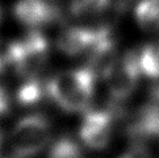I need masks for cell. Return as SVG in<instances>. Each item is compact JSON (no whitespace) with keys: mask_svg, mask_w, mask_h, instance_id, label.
Instances as JSON below:
<instances>
[{"mask_svg":"<svg viewBox=\"0 0 159 158\" xmlns=\"http://www.w3.org/2000/svg\"><path fill=\"white\" fill-rule=\"evenodd\" d=\"M95 77L89 67L62 71L49 81L46 92L66 112H82L92 99Z\"/></svg>","mask_w":159,"mask_h":158,"instance_id":"1","label":"cell"},{"mask_svg":"<svg viewBox=\"0 0 159 158\" xmlns=\"http://www.w3.org/2000/svg\"><path fill=\"white\" fill-rule=\"evenodd\" d=\"M52 137V128L46 117L30 115L16 124L11 134V146L17 158H28L39 153Z\"/></svg>","mask_w":159,"mask_h":158,"instance_id":"2","label":"cell"},{"mask_svg":"<svg viewBox=\"0 0 159 158\" xmlns=\"http://www.w3.org/2000/svg\"><path fill=\"white\" fill-rule=\"evenodd\" d=\"M139 72L138 53L130 52L116 58L103 72L109 94L116 100L128 98L137 87Z\"/></svg>","mask_w":159,"mask_h":158,"instance_id":"3","label":"cell"},{"mask_svg":"<svg viewBox=\"0 0 159 158\" xmlns=\"http://www.w3.org/2000/svg\"><path fill=\"white\" fill-rule=\"evenodd\" d=\"M49 44L42 33L32 30L20 41V53L15 63L16 72L26 79L34 78L48 62Z\"/></svg>","mask_w":159,"mask_h":158,"instance_id":"4","label":"cell"},{"mask_svg":"<svg viewBox=\"0 0 159 158\" xmlns=\"http://www.w3.org/2000/svg\"><path fill=\"white\" fill-rule=\"evenodd\" d=\"M112 136V115L105 111L87 112L83 117L79 137L92 150L105 149Z\"/></svg>","mask_w":159,"mask_h":158,"instance_id":"5","label":"cell"},{"mask_svg":"<svg viewBox=\"0 0 159 158\" xmlns=\"http://www.w3.org/2000/svg\"><path fill=\"white\" fill-rule=\"evenodd\" d=\"M13 13L20 22L28 26L50 24L59 17V9L50 0H19Z\"/></svg>","mask_w":159,"mask_h":158,"instance_id":"6","label":"cell"},{"mask_svg":"<svg viewBox=\"0 0 159 158\" xmlns=\"http://www.w3.org/2000/svg\"><path fill=\"white\" fill-rule=\"evenodd\" d=\"M96 37L98 29H89L83 26H74L65 30L57 40V48L66 55H79L91 49Z\"/></svg>","mask_w":159,"mask_h":158,"instance_id":"7","label":"cell"},{"mask_svg":"<svg viewBox=\"0 0 159 158\" xmlns=\"http://www.w3.org/2000/svg\"><path fill=\"white\" fill-rule=\"evenodd\" d=\"M134 15L142 29L159 32V0H141Z\"/></svg>","mask_w":159,"mask_h":158,"instance_id":"8","label":"cell"},{"mask_svg":"<svg viewBox=\"0 0 159 158\" xmlns=\"http://www.w3.org/2000/svg\"><path fill=\"white\" fill-rule=\"evenodd\" d=\"M141 72L146 77L158 79L159 78V44H149L138 53Z\"/></svg>","mask_w":159,"mask_h":158,"instance_id":"9","label":"cell"},{"mask_svg":"<svg viewBox=\"0 0 159 158\" xmlns=\"http://www.w3.org/2000/svg\"><path fill=\"white\" fill-rule=\"evenodd\" d=\"M45 91H46V87H43L38 79L29 78L17 90L16 98L21 105H34L41 101Z\"/></svg>","mask_w":159,"mask_h":158,"instance_id":"10","label":"cell"},{"mask_svg":"<svg viewBox=\"0 0 159 158\" xmlns=\"http://www.w3.org/2000/svg\"><path fill=\"white\" fill-rule=\"evenodd\" d=\"M49 158H80V146L70 137H62L50 148Z\"/></svg>","mask_w":159,"mask_h":158,"instance_id":"11","label":"cell"},{"mask_svg":"<svg viewBox=\"0 0 159 158\" xmlns=\"http://www.w3.org/2000/svg\"><path fill=\"white\" fill-rule=\"evenodd\" d=\"M109 0H71L70 11L74 16H92L104 11Z\"/></svg>","mask_w":159,"mask_h":158,"instance_id":"12","label":"cell"},{"mask_svg":"<svg viewBox=\"0 0 159 158\" xmlns=\"http://www.w3.org/2000/svg\"><path fill=\"white\" fill-rule=\"evenodd\" d=\"M20 53V41L0 40V72L16 63Z\"/></svg>","mask_w":159,"mask_h":158,"instance_id":"13","label":"cell"},{"mask_svg":"<svg viewBox=\"0 0 159 158\" xmlns=\"http://www.w3.org/2000/svg\"><path fill=\"white\" fill-rule=\"evenodd\" d=\"M11 108V99L8 92L3 87H0V116L8 114Z\"/></svg>","mask_w":159,"mask_h":158,"instance_id":"14","label":"cell"},{"mask_svg":"<svg viewBox=\"0 0 159 158\" xmlns=\"http://www.w3.org/2000/svg\"><path fill=\"white\" fill-rule=\"evenodd\" d=\"M147 104H149L150 107H152V108H155V109L159 111V84H155V86L151 87Z\"/></svg>","mask_w":159,"mask_h":158,"instance_id":"15","label":"cell"},{"mask_svg":"<svg viewBox=\"0 0 159 158\" xmlns=\"http://www.w3.org/2000/svg\"><path fill=\"white\" fill-rule=\"evenodd\" d=\"M121 158H150L147 151L142 148H134L132 150H129L128 153H125Z\"/></svg>","mask_w":159,"mask_h":158,"instance_id":"16","label":"cell"},{"mask_svg":"<svg viewBox=\"0 0 159 158\" xmlns=\"http://www.w3.org/2000/svg\"><path fill=\"white\" fill-rule=\"evenodd\" d=\"M2 141H3V132H2V129H0V145H2Z\"/></svg>","mask_w":159,"mask_h":158,"instance_id":"17","label":"cell"},{"mask_svg":"<svg viewBox=\"0 0 159 158\" xmlns=\"http://www.w3.org/2000/svg\"><path fill=\"white\" fill-rule=\"evenodd\" d=\"M2 17H3V12H2V8H0V21H2Z\"/></svg>","mask_w":159,"mask_h":158,"instance_id":"18","label":"cell"}]
</instances>
